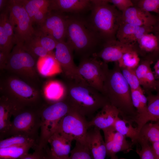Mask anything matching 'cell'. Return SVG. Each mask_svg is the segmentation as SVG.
I'll list each match as a JSON object with an SVG mask.
<instances>
[{"label":"cell","mask_w":159,"mask_h":159,"mask_svg":"<svg viewBox=\"0 0 159 159\" xmlns=\"http://www.w3.org/2000/svg\"><path fill=\"white\" fill-rule=\"evenodd\" d=\"M110 159H126L124 158H121L119 159H118V157L117 155L113 157L110 158Z\"/></svg>","instance_id":"cell-53"},{"label":"cell","mask_w":159,"mask_h":159,"mask_svg":"<svg viewBox=\"0 0 159 159\" xmlns=\"http://www.w3.org/2000/svg\"><path fill=\"white\" fill-rule=\"evenodd\" d=\"M34 36L42 47L50 53H54L53 51L55 49L58 42L51 36L39 30L36 31Z\"/></svg>","instance_id":"cell-35"},{"label":"cell","mask_w":159,"mask_h":159,"mask_svg":"<svg viewBox=\"0 0 159 159\" xmlns=\"http://www.w3.org/2000/svg\"><path fill=\"white\" fill-rule=\"evenodd\" d=\"M6 8L16 44L23 45L35 35L36 31L32 26L33 23L21 0H9Z\"/></svg>","instance_id":"cell-6"},{"label":"cell","mask_w":159,"mask_h":159,"mask_svg":"<svg viewBox=\"0 0 159 159\" xmlns=\"http://www.w3.org/2000/svg\"><path fill=\"white\" fill-rule=\"evenodd\" d=\"M102 131L104 133L107 155L110 157L114 142V134L116 131L113 126L104 129Z\"/></svg>","instance_id":"cell-41"},{"label":"cell","mask_w":159,"mask_h":159,"mask_svg":"<svg viewBox=\"0 0 159 159\" xmlns=\"http://www.w3.org/2000/svg\"><path fill=\"white\" fill-rule=\"evenodd\" d=\"M66 39L80 59L92 57L102 42L87 22L72 16L67 17Z\"/></svg>","instance_id":"cell-4"},{"label":"cell","mask_w":159,"mask_h":159,"mask_svg":"<svg viewBox=\"0 0 159 159\" xmlns=\"http://www.w3.org/2000/svg\"><path fill=\"white\" fill-rule=\"evenodd\" d=\"M151 145L156 159H159V143H154Z\"/></svg>","instance_id":"cell-48"},{"label":"cell","mask_w":159,"mask_h":159,"mask_svg":"<svg viewBox=\"0 0 159 159\" xmlns=\"http://www.w3.org/2000/svg\"><path fill=\"white\" fill-rule=\"evenodd\" d=\"M91 14L87 22L103 43L117 40L116 35L122 22V12L107 0H91Z\"/></svg>","instance_id":"cell-2"},{"label":"cell","mask_w":159,"mask_h":159,"mask_svg":"<svg viewBox=\"0 0 159 159\" xmlns=\"http://www.w3.org/2000/svg\"><path fill=\"white\" fill-rule=\"evenodd\" d=\"M45 97L50 104L54 103L65 98L66 94L65 84L55 80L48 82L44 89Z\"/></svg>","instance_id":"cell-23"},{"label":"cell","mask_w":159,"mask_h":159,"mask_svg":"<svg viewBox=\"0 0 159 159\" xmlns=\"http://www.w3.org/2000/svg\"><path fill=\"white\" fill-rule=\"evenodd\" d=\"M65 98L71 108L89 117L109 103L101 92L85 82L67 81Z\"/></svg>","instance_id":"cell-3"},{"label":"cell","mask_w":159,"mask_h":159,"mask_svg":"<svg viewBox=\"0 0 159 159\" xmlns=\"http://www.w3.org/2000/svg\"><path fill=\"white\" fill-rule=\"evenodd\" d=\"M152 62V61L150 59L145 60L140 63L135 68V73L141 86L143 87L144 85L146 76L149 69L151 68L150 65Z\"/></svg>","instance_id":"cell-40"},{"label":"cell","mask_w":159,"mask_h":159,"mask_svg":"<svg viewBox=\"0 0 159 159\" xmlns=\"http://www.w3.org/2000/svg\"><path fill=\"white\" fill-rule=\"evenodd\" d=\"M122 21L138 26L153 27L157 22L158 17L150 12L133 6L122 13Z\"/></svg>","instance_id":"cell-17"},{"label":"cell","mask_w":159,"mask_h":159,"mask_svg":"<svg viewBox=\"0 0 159 159\" xmlns=\"http://www.w3.org/2000/svg\"><path fill=\"white\" fill-rule=\"evenodd\" d=\"M73 52L66 41H62L58 42L54 54L67 81L85 82L80 75L77 66L74 62Z\"/></svg>","instance_id":"cell-12"},{"label":"cell","mask_w":159,"mask_h":159,"mask_svg":"<svg viewBox=\"0 0 159 159\" xmlns=\"http://www.w3.org/2000/svg\"><path fill=\"white\" fill-rule=\"evenodd\" d=\"M37 145L35 143L15 145L0 148V159H20L29 153L31 148L35 150Z\"/></svg>","instance_id":"cell-25"},{"label":"cell","mask_w":159,"mask_h":159,"mask_svg":"<svg viewBox=\"0 0 159 159\" xmlns=\"http://www.w3.org/2000/svg\"><path fill=\"white\" fill-rule=\"evenodd\" d=\"M110 3L122 13L129 8L134 6V4L131 0H107Z\"/></svg>","instance_id":"cell-43"},{"label":"cell","mask_w":159,"mask_h":159,"mask_svg":"<svg viewBox=\"0 0 159 159\" xmlns=\"http://www.w3.org/2000/svg\"><path fill=\"white\" fill-rule=\"evenodd\" d=\"M136 49L147 52H152L155 57L158 49V43L157 38L152 33L145 34L135 44Z\"/></svg>","instance_id":"cell-29"},{"label":"cell","mask_w":159,"mask_h":159,"mask_svg":"<svg viewBox=\"0 0 159 159\" xmlns=\"http://www.w3.org/2000/svg\"><path fill=\"white\" fill-rule=\"evenodd\" d=\"M72 109L65 98L40 109V127L38 145L36 149L42 150L48 146V141L55 132L61 119Z\"/></svg>","instance_id":"cell-5"},{"label":"cell","mask_w":159,"mask_h":159,"mask_svg":"<svg viewBox=\"0 0 159 159\" xmlns=\"http://www.w3.org/2000/svg\"><path fill=\"white\" fill-rule=\"evenodd\" d=\"M140 147L136 148V151L140 159H156L151 144L143 139L138 138V144Z\"/></svg>","instance_id":"cell-36"},{"label":"cell","mask_w":159,"mask_h":159,"mask_svg":"<svg viewBox=\"0 0 159 159\" xmlns=\"http://www.w3.org/2000/svg\"><path fill=\"white\" fill-rule=\"evenodd\" d=\"M34 106L24 107L15 114L11 121L7 138L24 135L34 138L39 141L41 122L40 110L33 109Z\"/></svg>","instance_id":"cell-8"},{"label":"cell","mask_w":159,"mask_h":159,"mask_svg":"<svg viewBox=\"0 0 159 159\" xmlns=\"http://www.w3.org/2000/svg\"><path fill=\"white\" fill-rule=\"evenodd\" d=\"M34 35L23 45L28 52L36 59L44 57L54 53L48 52L42 47L37 41Z\"/></svg>","instance_id":"cell-34"},{"label":"cell","mask_w":159,"mask_h":159,"mask_svg":"<svg viewBox=\"0 0 159 159\" xmlns=\"http://www.w3.org/2000/svg\"><path fill=\"white\" fill-rule=\"evenodd\" d=\"M113 126L116 132L130 139L133 145H137L139 132L136 127H134L132 123L119 117Z\"/></svg>","instance_id":"cell-26"},{"label":"cell","mask_w":159,"mask_h":159,"mask_svg":"<svg viewBox=\"0 0 159 159\" xmlns=\"http://www.w3.org/2000/svg\"><path fill=\"white\" fill-rule=\"evenodd\" d=\"M21 1L32 23L35 14L42 9L49 8L50 3V0H21Z\"/></svg>","instance_id":"cell-32"},{"label":"cell","mask_w":159,"mask_h":159,"mask_svg":"<svg viewBox=\"0 0 159 159\" xmlns=\"http://www.w3.org/2000/svg\"><path fill=\"white\" fill-rule=\"evenodd\" d=\"M115 63L107 73L102 94L109 102L119 110L122 119L133 123L137 113L132 104L131 89L117 62Z\"/></svg>","instance_id":"cell-1"},{"label":"cell","mask_w":159,"mask_h":159,"mask_svg":"<svg viewBox=\"0 0 159 159\" xmlns=\"http://www.w3.org/2000/svg\"><path fill=\"white\" fill-rule=\"evenodd\" d=\"M152 33L156 37L158 43V47L155 57L159 54V17H158L157 21L153 27Z\"/></svg>","instance_id":"cell-47"},{"label":"cell","mask_w":159,"mask_h":159,"mask_svg":"<svg viewBox=\"0 0 159 159\" xmlns=\"http://www.w3.org/2000/svg\"><path fill=\"white\" fill-rule=\"evenodd\" d=\"M120 115L119 110L108 103L98 112L95 116L88 121L89 127H95L102 130L113 126Z\"/></svg>","instance_id":"cell-18"},{"label":"cell","mask_w":159,"mask_h":159,"mask_svg":"<svg viewBox=\"0 0 159 159\" xmlns=\"http://www.w3.org/2000/svg\"><path fill=\"white\" fill-rule=\"evenodd\" d=\"M91 4L90 0H51L49 10L62 13H78L90 10Z\"/></svg>","instance_id":"cell-21"},{"label":"cell","mask_w":159,"mask_h":159,"mask_svg":"<svg viewBox=\"0 0 159 159\" xmlns=\"http://www.w3.org/2000/svg\"><path fill=\"white\" fill-rule=\"evenodd\" d=\"M39 59L37 68L42 75L50 76L62 72L61 67L55 57L54 53Z\"/></svg>","instance_id":"cell-24"},{"label":"cell","mask_w":159,"mask_h":159,"mask_svg":"<svg viewBox=\"0 0 159 159\" xmlns=\"http://www.w3.org/2000/svg\"><path fill=\"white\" fill-rule=\"evenodd\" d=\"M24 106L5 96L0 98V136L1 140L6 138L11 126V118Z\"/></svg>","instance_id":"cell-14"},{"label":"cell","mask_w":159,"mask_h":159,"mask_svg":"<svg viewBox=\"0 0 159 159\" xmlns=\"http://www.w3.org/2000/svg\"><path fill=\"white\" fill-rule=\"evenodd\" d=\"M148 109L146 114L136 122L139 130L147 123L159 120V96L148 93Z\"/></svg>","instance_id":"cell-22"},{"label":"cell","mask_w":159,"mask_h":159,"mask_svg":"<svg viewBox=\"0 0 159 159\" xmlns=\"http://www.w3.org/2000/svg\"><path fill=\"white\" fill-rule=\"evenodd\" d=\"M47 153V148L42 150L35 149L32 154L20 159H44Z\"/></svg>","instance_id":"cell-45"},{"label":"cell","mask_w":159,"mask_h":159,"mask_svg":"<svg viewBox=\"0 0 159 159\" xmlns=\"http://www.w3.org/2000/svg\"><path fill=\"white\" fill-rule=\"evenodd\" d=\"M77 68L80 75L85 81L102 94L104 82L109 69L107 63L91 57L81 59Z\"/></svg>","instance_id":"cell-10"},{"label":"cell","mask_w":159,"mask_h":159,"mask_svg":"<svg viewBox=\"0 0 159 159\" xmlns=\"http://www.w3.org/2000/svg\"><path fill=\"white\" fill-rule=\"evenodd\" d=\"M9 54L0 51V68L1 70L6 68L8 58Z\"/></svg>","instance_id":"cell-46"},{"label":"cell","mask_w":159,"mask_h":159,"mask_svg":"<svg viewBox=\"0 0 159 159\" xmlns=\"http://www.w3.org/2000/svg\"><path fill=\"white\" fill-rule=\"evenodd\" d=\"M49 11V8H44L39 10L34 15L32 23L35 22L41 25L45 21Z\"/></svg>","instance_id":"cell-44"},{"label":"cell","mask_w":159,"mask_h":159,"mask_svg":"<svg viewBox=\"0 0 159 159\" xmlns=\"http://www.w3.org/2000/svg\"><path fill=\"white\" fill-rule=\"evenodd\" d=\"M134 6L147 12L159 14V0H132Z\"/></svg>","instance_id":"cell-39"},{"label":"cell","mask_w":159,"mask_h":159,"mask_svg":"<svg viewBox=\"0 0 159 159\" xmlns=\"http://www.w3.org/2000/svg\"><path fill=\"white\" fill-rule=\"evenodd\" d=\"M153 68L154 70L159 69V59L155 64Z\"/></svg>","instance_id":"cell-52"},{"label":"cell","mask_w":159,"mask_h":159,"mask_svg":"<svg viewBox=\"0 0 159 159\" xmlns=\"http://www.w3.org/2000/svg\"><path fill=\"white\" fill-rule=\"evenodd\" d=\"M44 159H54L50 155L49 148H47V153Z\"/></svg>","instance_id":"cell-50"},{"label":"cell","mask_w":159,"mask_h":159,"mask_svg":"<svg viewBox=\"0 0 159 159\" xmlns=\"http://www.w3.org/2000/svg\"><path fill=\"white\" fill-rule=\"evenodd\" d=\"M90 128L87 134L85 145L93 159H105L107 150L101 130L95 127Z\"/></svg>","instance_id":"cell-19"},{"label":"cell","mask_w":159,"mask_h":159,"mask_svg":"<svg viewBox=\"0 0 159 159\" xmlns=\"http://www.w3.org/2000/svg\"><path fill=\"white\" fill-rule=\"evenodd\" d=\"M155 90L157 92L156 95L159 96V80H157V83Z\"/></svg>","instance_id":"cell-51"},{"label":"cell","mask_w":159,"mask_h":159,"mask_svg":"<svg viewBox=\"0 0 159 159\" xmlns=\"http://www.w3.org/2000/svg\"><path fill=\"white\" fill-rule=\"evenodd\" d=\"M138 53L136 49L125 53L117 62L120 68L135 69L140 63Z\"/></svg>","instance_id":"cell-33"},{"label":"cell","mask_w":159,"mask_h":159,"mask_svg":"<svg viewBox=\"0 0 159 159\" xmlns=\"http://www.w3.org/2000/svg\"><path fill=\"white\" fill-rule=\"evenodd\" d=\"M67 17L62 13L49 11L45 21L40 25L39 31L51 36L58 42L65 41Z\"/></svg>","instance_id":"cell-13"},{"label":"cell","mask_w":159,"mask_h":159,"mask_svg":"<svg viewBox=\"0 0 159 159\" xmlns=\"http://www.w3.org/2000/svg\"><path fill=\"white\" fill-rule=\"evenodd\" d=\"M133 49H136L135 45L125 44L117 39L104 43L102 48L92 57L100 58L106 63L117 62L125 53Z\"/></svg>","instance_id":"cell-15"},{"label":"cell","mask_w":159,"mask_h":159,"mask_svg":"<svg viewBox=\"0 0 159 159\" xmlns=\"http://www.w3.org/2000/svg\"><path fill=\"white\" fill-rule=\"evenodd\" d=\"M72 141L55 132L48 141L50 155L54 159H69Z\"/></svg>","instance_id":"cell-20"},{"label":"cell","mask_w":159,"mask_h":159,"mask_svg":"<svg viewBox=\"0 0 159 159\" xmlns=\"http://www.w3.org/2000/svg\"><path fill=\"white\" fill-rule=\"evenodd\" d=\"M38 143V140L33 137L26 135H18L1 140L0 148L32 143L36 144L37 146Z\"/></svg>","instance_id":"cell-30"},{"label":"cell","mask_w":159,"mask_h":159,"mask_svg":"<svg viewBox=\"0 0 159 159\" xmlns=\"http://www.w3.org/2000/svg\"><path fill=\"white\" fill-rule=\"evenodd\" d=\"M36 59L23 45L16 44L9 55L5 69L24 80H33L37 77Z\"/></svg>","instance_id":"cell-7"},{"label":"cell","mask_w":159,"mask_h":159,"mask_svg":"<svg viewBox=\"0 0 159 159\" xmlns=\"http://www.w3.org/2000/svg\"><path fill=\"white\" fill-rule=\"evenodd\" d=\"M133 144L126 139V137L115 131L114 135V142L112 146L110 157L116 155L119 152L127 153L132 150Z\"/></svg>","instance_id":"cell-31"},{"label":"cell","mask_w":159,"mask_h":159,"mask_svg":"<svg viewBox=\"0 0 159 159\" xmlns=\"http://www.w3.org/2000/svg\"><path fill=\"white\" fill-rule=\"evenodd\" d=\"M9 0H0V11L2 12L7 5Z\"/></svg>","instance_id":"cell-49"},{"label":"cell","mask_w":159,"mask_h":159,"mask_svg":"<svg viewBox=\"0 0 159 159\" xmlns=\"http://www.w3.org/2000/svg\"><path fill=\"white\" fill-rule=\"evenodd\" d=\"M120 68L124 77L131 89L135 90L142 88L135 73V69Z\"/></svg>","instance_id":"cell-38"},{"label":"cell","mask_w":159,"mask_h":159,"mask_svg":"<svg viewBox=\"0 0 159 159\" xmlns=\"http://www.w3.org/2000/svg\"><path fill=\"white\" fill-rule=\"evenodd\" d=\"M138 138L145 140L150 144L159 143V120L145 124L140 131Z\"/></svg>","instance_id":"cell-28"},{"label":"cell","mask_w":159,"mask_h":159,"mask_svg":"<svg viewBox=\"0 0 159 159\" xmlns=\"http://www.w3.org/2000/svg\"><path fill=\"white\" fill-rule=\"evenodd\" d=\"M131 90L132 104L137 113L134 121V123L137 120L143 117L147 113L148 100L147 97L144 94V91L142 88Z\"/></svg>","instance_id":"cell-27"},{"label":"cell","mask_w":159,"mask_h":159,"mask_svg":"<svg viewBox=\"0 0 159 159\" xmlns=\"http://www.w3.org/2000/svg\"><path fill=\"white\" fill-rule=\"evenodd\" d=\"M85 117L72 109L60 120L55 132L72 141L85 145L90 128Z\"/></svg>","instance_id":"cell-9"},{"label":"cell","mask_w":159,"mask_h":159,"mask_svg":"<svg viewBox=\"0 0 159 159\" xmlns=\"http://www.w3.org/2000/svg\"><path fill=\"white\" fill-rule=\"evenodd\" d=\"M69 159H93L90 152L85 145L76 141Z\"/></svg>","instance_id":"cell-37"},{"label":"cell","mask_w":159,"mask_h":159,"mask_svg":"<svg viewBox=\"0 0 159 159\" xmlns=\"http://www.w3.org/2000/svg\"><path fill=\"white\" fill-rule=\"evenodd\" d=\"M153 27L138 26L122 21L117 31V39L123 43L135 45L145 34L151 33Z\"/></svg>","instance_id":"cell-16"},{"label":"cell","mask_w":159,"mask_h":159,"mask_svg":"<svg viewBox=\"0 0 159 159\" xmlns=\"http://www.w3.org/2000/svg\"><path fill=\"white\" fill-rule=\"evenodd\" d=\"M156 83L157 80L151 68L146 74L143 87L147 90H155Z\"/></svg>","instance_id":"cell-42"},{"label":"cell","mask_w":159,"mask_h":159,"mask_svg":"<svg viewBox=\"0 0 159 159\" xmlns=\"http://www.w3.org/2000/svg\"><path fill=\"white\" fill-rule=\"evenodd\" d=\"M6 96L25 106H35L39 100L38 92L23 79L7 78L3 84Z\"/></svg>","instance_id":"cell-11"}]
</instances>
